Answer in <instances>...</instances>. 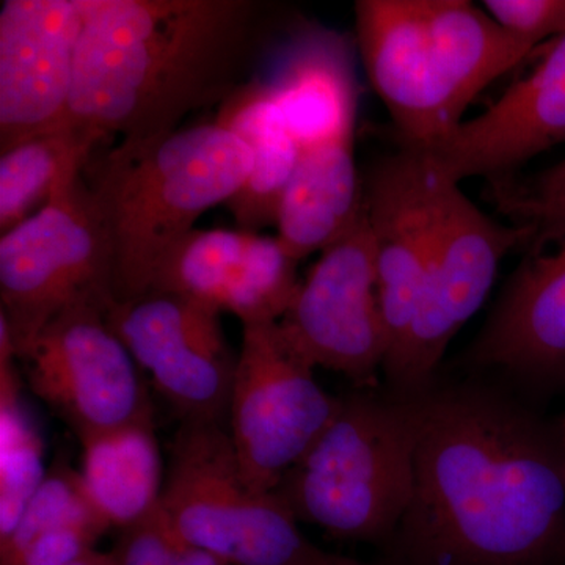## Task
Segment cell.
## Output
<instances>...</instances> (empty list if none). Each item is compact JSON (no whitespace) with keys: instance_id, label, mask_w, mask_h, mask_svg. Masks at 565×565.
Here are the masks:
<instances>
[{"instance_id":"6da1fadb","label":"cell","mask_w":565,"mask_h":565,"mask_svg":"<svg viewBox=\"0 0 565 565\" xmlns=\"http://www.w3.org/2000/svg\"><path fill=\"white\" fill-rule=\"evenodd\" d=\"M393 565H563L559 430L486 385L423 393L414 492Z\"/></svg>"},{"instance_id":"7a4b0ae2","label":"cell","mask_w":565,"mask_h":565,"mask_svg":"<svg viewBox=\"0 0 565 565\" xmlns=\"http://www.w3.org/2000/svg\"><path fill=\"white\" fill-rule=\"evenodd\" d=\"M68 121L93 148L182 128L248 84L273 32L259 0H82Z\"/></svg>"},{"instance_id":"3957f363","label":"cell","mask_w":565,"mask_h":565,"mask_svg":"<svg viewBox=\"0 0 565 565\" xmlns=\"http://www.w3.org/2000/svg\"><path fill=\"white\" fill-rule=\"evenodd\" d=\"M356 44L401 147L427 151L533 51L468 0H359Z\"/></svg>"},{"instance_id":"277c9868","label":"cell","mask_w":565,"mask_h":565,"mask_svg":"<svg viewBox=\"0 0 565 565\" xmlns=\"http://www.w3.org/2000/svg\"><path fill=\"white\" fill-rule=\"evenodd\" d=\"M253 162L252 148L215 121L107 152L88 185L109 237L115 302L150 292L170 252L239 191Z\"/></svg>"},{"instance_id":"5b68a950","label":"cell","mask_w":565,"mask_h":565,"mask_svg":"<svg viewBox=\"0 0 565 565\" xmlns=\"http://www.w3.org/2000/svg\"><path fill=\"white\" fill-rule=\"evenodd\" d=\"M423 393L355 388L274 490L338 541L388 545L414 492Z\"/></svg>"},{"instance_id":"8992f818","label":"cell","mask_w":565,"mask_h":565,"mask_svg":"<svg viewBox=\"0 0 565 565\" xmlns=\"http://www.w3.org/2000/svg\"><path fill=\"white\" fill-rule=\"evenodd\" d=\"M161 508L182 539L228 565H310L321 550L277 493L245 482L221 423L181 424Z\"/></svg>"},{"instance_id":"52a82bcc","label":"cell","mask_w":565,"mask_h":565,"mask_svg":"<svg viewBox=\"0 0 565 565\" xmlns=\"http://www.w3.org/2000/svg\"><path fill=\"white\" fill-rule=\"evenodd\" d=\"M111 273L106 226L81 174L0 237V319L18 359L63 311L79 305L109 310Z\"/></svg>"},{"instance_id":"ba28073f","label":"cell","mask_w":565,"mask_h":565,"mask_svg":"<svg viewBox=\"0 0 565 565\" xmlns=\"http://www.w3.org/2000/svg\"><path fill=\"white\" fill-rule=\"evenodd\" d=\"M433 173L435 234L426 288L411 330L384 364L388 388L403 394L435 385L446 349L486 302L504 256L534 241L526 226L493 221L460 184Z\"/></svg>"},{"instance_id":"9c48e42d","label":"cell","mask_w":565,"mask_h":565,"mask_svg":"<svg viewBox=\"0 0 565 565\" xmlns=\"http://www.w3.org/2000/svg\"><path fill=\"white\" fill-rule=\"evenodd\" d=\"M278 322L243 327L228 433L245 482L270 493L326 430L340 397L318 384Z\"/></svg>"},{"instance_id":"30bf717a","label":"cell","mask_w":565,"mask_h":565,"mask_svg":"<svg viewBox=\"0 0 565 565\" xmlns=\"http://www.w3.org/2000/svg\"><path fill=\"white\" fill-rule=\"evenodd\" d=\"M278 326L311 366L344 375L355 388L377 386L390 344L364 202L355 225L311 266Z\"/></svg>"},{"instance_id":"8fae6325","label":"cell","mask_w":565,"mask_h":565,"mask_svg":"<svg viewBox=\"0 0 565 565\" xmlns=\"http://www.w3.org/2000/svg\"><path fill=\"white\" fill-rule=\"evenodd\" d=\"M106 311L98 305L63 311L22 356L32 392L70 424L79 441L152 423L140 367L107 326Z\"/></svg>"},{"instance_id":"7c38bea8","label":"cell","mask_w":565,"mask_h":565,"mask_svg":"<svg viewBox=\"0 0 565 565\" xmlns=\"http://www.w3.org/2000/svg\"><path fill=\"white\" fill-rule=\"evenodd\" d=\"M221 311L177 294L114 302L107 326L182 423H226L237 355Z\"/></svg>"},{"instance_id":"4fadbf2b","label":"cell","mask_w":565,"mask_h":565,"mask_svg":"<svg viewBox=\"0 0 565 565\" xmlns=\"http://www.w3.org/2000/svg\"><path fill=\"white\" fill-rule=\"evenodd\" d=\"M82 0H6L0 9V152L68 121Z\"/></svg>"},{"instance_id":"5bb4252c","label":"cell","mask_w":565,"mask_h":565,"mask_svg":"<svg viewBox=\"0 0 565 565\" xmlns=\"http://www.w3.org/2000/svg\"><path fill=\"white\" fill-rule=\"evenodd\" d=\"M363 202L390 356L415 321L433 258L435 180L429 162L405 147L385 156L366 174Z\"/></svg>"},{"instance_id":"9a60e30c","label":"cell","mask_w":565,"mask_h":565,"mask_svg":"<svg viewBox=\"0 0 565 565\" xmlns=\"http://www.w3.org/2000/svg\"><path fill=\"white\" fill-rule=\"evenodd\" d=\"M565 143V35L553 41L537 68L473 120L423 152L438 177L511 180L523 163ZM418 151V150H416Z\"/></svg>"},{"instance_id":"2e32d148","label":"cell","mask_w":565,"mask_h":565,"mask_svg":"<svg viewBox=\"0 0 565 565\" xmlns=\"http://www.w3.org/2000/svg\"><path fill=\"white\" fill-rule=\"evenodd\" d=\"M519 267L473 348L475 364L537 384L565 381V230ZM541 243V244H544Z\"/></svg>"},{"instance_id":"e0dca14e","label":"cell","mask_w":565,"mask_h":565,"mask_svg":"<svg viewBox=\"0 0 565 565\" xmlns=\"http://www.w3.org/2000/svg\"><path fill=\"white\" fill-rule=\"evenodd\" d=\"M348 40L327 29L297 33L267 85L300 150L353 139L359 84Z\"/></svg>"},{"instance_id":"ac0fdd59","label":"cell","mask_w":565,"mask_h":565,"mask_svg":"<svg viewBox=\"0 0 565 565\" xmlns=\"http://www.w3.org/2000/svg\"><path fill=\"white\" fill-rule=\"evenodd\" d=\"M362 212L353 139L330 141L300 151L278 211L277 237L300 263L341 239Z\"/></svg>"},{"instance_id":"d6986e66","label":"cell","mask_w":565,"mask_h":565,"mask_svg":"<svg viewBox=\"0 0 565 565\" xmlns=\"http://www.w3.org/2000/svg\"><path fill=\"white\" fill-rule=\"evenodd\" d=\"M81 445L82 482L109 527L125 530L158 509L166 481L154 424H132Z\"/></svg>"},{"instance_id":"ffe728a7","label":"cell","mask_w":565,"mask_h":565,"mask_svg":"<svg viewBox=\"0 0 565 565\" xmlns=\"http://www.w3.org/2000/svg\"><path fill=\"white\" fill-rule=\"evenodd\" d=\"M93 150L79 134L63 126L0 152V232L28 221L79 178Z\"/></svg>"},{"instance_id":"44dd1931","label":"cell","mask_w":565,"mask_h":565,"mask_svg":"<svg viewBox=\"0 0 565 565\" xmlns=\"http://www.w3.org/2000/svg\"><path fill=\"white\" fill-rule=\"evenodd\" d=\"M14 359L9 327L0 319V539L14 530L47 475L43 438L21 399Z\"/></svg>"},{"instance_id":"7402d4cb","label":"cell","mask_w":565,"mask_h":565,"mask_svg":"<svg viewBox=\"0 0 565 565\" xmlns=\"http://www.w3.org/2000/svg\"><path fill=\"white\" fill-rule=\"evenodd\" d=\"M252 234L243 230H193L167 256L150 292L177 294L222 313L223 296Z\"/></svg>"},{"instance_id":"603a6c76","label":"cell","mask_w":565,"mask_h":565,"mask_svg":"<svg viewBox=\"0 0 565 565\" xmlns=\"http://www.w3.org/2000/svg\"><path fill=\"white\" fill-rule=\"evenodd\" d=\"M296 259L277 236L253 233L222 300L244 326L280 322L300 288Z\"/></svg>"},{"instance_id":"cb8c5ba5","label":"cell","mask_w":565,"mask_h":565,"mask_svg":"<svg viewBox=\"0 0 565 565\" xmlns=\"http://www.w3.org/2000/svg\"><path fill=\"white\" fill-rule=\"evenodd\" d=\"M62 527H84L99 537L110 530L88 498L79 471L58 460L47 470L14 530L0 539V563L17 556L33 539Z\"/></svg>"},{"instance_id":"d4e9b609","label":"cell","mask_w":565,"mask_h":565,"mask_svg":"<svg viewBox=\"0 0 565 565\" xmlns=\"http://www.w3.org/2000/svg\"><path fill=\"white\" fill-rule=\"evenodd\" d=\"M250 148L255 156L252 172L225 206L232 212L237 228L259 233L267 226H277L282 195L302 150L291 134L259 141Z\"/></svg>"},{"instance_id":"484cf974","label":"cell","mask_w":565,"mask_h":565,"mask_svg":"<svg viewBox=\"0 0 565 565\" xmlns=\"http://www.w3.org/2000/svg\"><path fill=\"white\" fill-rule=\"evenodd\" d=\"M498 206L544 243L565 230V159L526 182H498Z\"/></svg>"},{"instance_id":"4316f807","label":"cell","mask_w":565,"mask_h":565,"mask_svg":"<svg viewBox=\"0 0 565 565\" xmlns=\"http://www.w3.org/2000/svg\"><path fill=\"white\" fill-rule=\"evenodd\" d=\"M110 553L115 565H228L182 539L161 504L136 525L121 530Z\"/></svg>"},{"instance_id":"83f0119b","label":"cell","mask_w":565,"mask_h":565,"mask_svg":"<svg viewBox=\"0 0 565 565\" xmlns=\"http://www.w3.org/2000/svg\"><path fill=\"white\" fill-rule=\"evenodd\" d=\"M482 9L503 31L527 46L565 35V0H486Z\"/></svg>"},{"instance_id":"f1b7e54d","label":"cell","mask_w":565,"mask_h":565,"mask_svg":"<svg viewBox=\"0 0 565 565\" xmlns=\"http://www.w3.org/2000/svg\"><path fill=\"white\" fill-rule=\"evenodd\" d=\"M99 539L84 527H62L33 539L17 556L0 565H71L95 552Z\"/></svg>"},{"instance_id":"f546056e","label":"cell","mask_w":565,"mask_h":565,"mask_svg":"<svg viewBox=\"0 0 565 565\" xmlns=\"http://www.w3.org/2000/svg\"><path fill=\"white\" fill-rule=\"evenodd\" d=\"M310 565H393V564H366L360 563V561L351 559V557H344L340 555H332V553L322 552L319 550L318 555L311 561Z\"/></svg>"},{"instance_id":"4dcf8cb0","label":"cell","mask_w":565,"mask_h":565,"mask_svg":"<svg viewBox=\"0 0 565 565\" xmlns=\"http://www.w3.org/2000/svg\"><path fill=\"white\" fill-rule=\"evenodd\" d=\"M107 559H109V553H103L95 550L90 555L82 557L81 561L71 565H104L107 563Z\"/></svg>"},{"instance_id":"1f68e13d","label":"cell","mask_w":565,"mask_h":565,"mask_svg":"<svg viewBox=\"0 0 565 565\" xmlns=\"http://www.w3.org/2000/svg\"><path fill=\"white\" fill-rule=\"evenodd\" d=\"M561 448H563L564 470H565V419L559 429Z\"/></svg>"},{"instance_id":"d6a6232c","label":"cell","mask_w":565,"mask_h":565,"mask_svg":"<svg viewBox=\"0 0 565 565\" xmlns=\"http://www.w3.org/2000/svg\"><path fill=\"white\" fill-rule=\"evenodd\" d=\"M104 565H115L114 556H111L110 552H109V559H107V563Z\"/></svg>"}]
</instances>
